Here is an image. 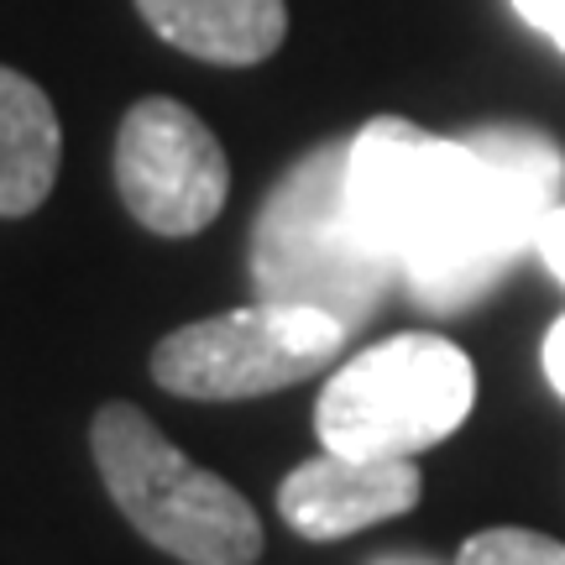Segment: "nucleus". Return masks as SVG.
<instances>
[{"label":"nucleus","instance_id":"obj_1","mask_svg":"<svg viewBox=\"0 0 565 565\" xmlns=\"http://www.w3.org/2000/svg\"><path fill=\"white\" fill-rule=\"evenodd\" d=\"M356 221L398 257L424 309H466L524 257L565 204V147L534 126L435 137L377 116L345 141Z\"/></svg>","mask_w":565,"mask_h":565},{"label":"nucleus","instance_id":"obj_2","mask_svg":"<svg viewBox=\"0 0 565 565\" xmlns=\"http://www.w3.org/2000/svg\"><path fill=\"white\" fill-rule=\"evenodd\" d=\"M398 278V257L351 210L345 147H320L299 168H288V179L267 194L252 225L257 299L324 309L351 330L383 303Z\"/></svg>","mask_w":565,"mask_h":565},{"label":"nucleus","instance_id":"obj_3","mask_svg":"<svg viewBox=\"0 0 565 565\" xmlns=\"http://www.w3.org/2000/svg\"><path fill=\"white\" fill-rule=\"evenodd\" d=\"M89 450L110 503L141 540L183 565H246L263 555V519L236 487L204 471L137 404H105Z\"/></svg>","mask_w":565,"mask_h":565},{"label":"nucleus","instance_id":"obj_4","mask_svg":"<svg viewBox=\"0 0 565 565\" xmlns=\"http://www.w3.org/2000/svg\"><path fill=\"white\" fill-rule=\"evenodd\" d=\"M477 404V366L456 341L408 330L366 345L362 356L330 372L315 435L324 450L372 456V461H414L419 450L456 435Z\"/></svg>","mask_w":565,"mask_h":565},{"label":"nucleus","instance_id":"obj_5","mask_svg":"<svg viewBox=\"0 0 565 565\" xmlns=\"http://www.w3.org/2000/svg\"><path fill=\"white\" fill-rule=\"evenodd\" d=\"M341 345L345 324L335 315L257 299L246 309L173 330L152 351V377L179 398L231 404V398H263L315 377L341 356Z\"/></svg>","mask_w":565,"mask_h":565},{"label":"nucleus","instance_id":"obj_6","mask_svg":"<svg viewBox=\"0 0 565 565\" xmlns=\"http://www.w3.org/2000/svg\"><path fill=\"white\" fill-rule=\"evenodd\" d=\"M116 189L152 236H194L225 210L231 162L189 105L152 95L131 105L121 121Z\"/></svg>","mask_w":565,"mask_h":565},{"label":"nucleus","instance_id":"obj_7","mask_svg":"<svg viewBox=\"0 0 565 565\" xmlns=\"http://www.w3.org/2000/svg\"><path fill=\"white\" fill-rule=\"evenodd\" d=\"M424 477L414 461H372L320 450L315 461L294 466L278 487L282 524L303 540H345L372 524L404 519L419 503Z\"/></svg>","mask_w":565,"mask_h":565},{"label":"nucleus","instance_id":"obj_8","mask_svg":"<svg viewBox=\"0 0 565 565\" xmlns=\"http://www.w3.org/2000/svg\"><path fill=\"white\" fill-rule=\"evenodd\" d=\"M137 11L168 47L221 68H252L288 38L282 0H137Z\"/></svg>","mask_w":565,"mask_h":565},{"label":"nucleus","instance_id":"obj_9","mask_svg":"<svg viewBox=\"0 0 565 565\" xmlns=\"http://www.w3.org/2000/svg\"><path fill=\"white\" fill-rule=\"evenodd\" d=\"M63 131L42 84L0 63V215H32L58 183Z\"/></svg>","mask_w":565,"mask_h":565},{"label":"nucleus","instance_id":"obj_10","mask_svg":"<svg viewBox=\"0 0 565 565\" xmlns=\"http://www.w3.org/2000/svg\"><path fill=\"white\" fill-rule=\"evenodd\" d=\"M456 565H565V545L534 529H482L461 545Z\"/></svg>","mask_w":565,"mask_h":565},{"label":"nucleus","instance_id":"obj_11","mask_svg":"<svg viewBox=\"0 0 565 565\" xmlns=\"http://www.w3.org/2000/svg\"><path fill=\"white\" fill-rule=\"evenodd\" d=\"M534 252H540V263L565 282V204H555L540 225V236H534Z\"/></svg>","mask_w":565,"mask_h":565},{"label":"nucleus","instance_id":"obj_12","mask_svg":"<svg viewBox=\"0 0 565 565\" xmlns=\"http://www.w3.org/2000/svg\"><path fill=\"white\" fill-rule=\"evenodd\" d=\"M513 11H519L529 26H540V32L565 53V0H513Z\"/></svg>","mask_w":565,"mask_h":565},{"label":"nucleus","instance_id":"obj_13","mask_svg":"<svg viewBox=\"0 0 565 565\" xmlns=\"http://www.w3.org/2000/svg\"><path fill=\"white\" fill-rule=\"evenodd\" d=\"M545 377L555 383V393L565 398V315L550 324V335H545Z\"/></svg>","mask_w":565,"mask_h":565},{"label":"nucleus","instance_id":"obj_14","mask_svg":"<svg viewBox=\"0 0 565 565\" xmlns=\"http://www.w3.org/2000/svg\"><path fill=\"white\" fill-rule=\"evenodd\" d=\"M372 565H435V561H424V555H377Z\"/></svg>","mask_w":565,"mask_h":565},{"label":"nucleus","instance_id":"obj_15","mask_svg":"<svg viewBox=\"0 0 565 565\" xmlns=\"http://www.w3.org/2000/svg\"><path fill=\"white\" fill-rule=\"evenodd\" d=\"M246 565H252V561H246Z\"/></svg>","mask_w":565,"mask_h":565}]
</instances>
